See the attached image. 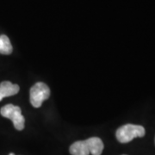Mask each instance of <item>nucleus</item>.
<instances>
[{
	"label": "nucleus",
	"instance_id": "nucleus-1",
	"mask_svg": "<svg viewBox=\"0 0 155 155\" xmlns=\"http://www.w3.org/2000/svg\"><path fill=\"white\" fill-rule=\"evenodd\" d=\"M104 142L98 137H91L72 143L69 148L72 155H101L104 151Z\"/></svg>",
	"mask_w": 155,
	"mask_h": 155
},
{
	"label": "nucleus",
	"instance_id": "nucleus-2",
	"mask_svg": "<svg viewBox=\"0 0 155 155\" xmlns=\"http://www.w3.org/2000/svg\"><path fill=\"white\" fill-rule=\"evenodd\" d=\"M146 134L144 127L140 125H134V124H126L120 127L116 130V136L117 140L122 143H128L134 138L137 137H143Z\"/></svg>",
	"mask_w": 155,
	"mask_h": 155
},
{
	"label": "nucleus",
	"instance_id": "nucleus-3",
	"mask_svg": "<svg viewBox=\"0 0 155 155\" xmlns=\"http://www.w3.org/2000/svg\"><path fill=\"white\" fill-rule=\"evenodd\" d=\"M0 114L2 115V116L11 120L17 130L21 131L24 128L25 119L24 116L22 115V110L19 106L13 104L5 105L0 110Z\"/></svg>",
	"mask_w": 155,
	"mask_h": 155
},
{
	"label": "nucleus",
	"instance_id": "nucleus-4",
	"mask_svg": "<svg viewBox=\"0 0 155 155\" xmlns=\"http://www.w3.org/2000/svg\"><path fill=\"white\" fill-rule=\"evenodd\" d=\"M50 89L43 82H37L29 91V100L31 105L35 108H40L45 100L49 98Z\"/></svg>",
	"mask_w": 155,
	"mask_h": 155
},
{
	"label": "nucleus",
	"instance_id": "nucleus-5",
	"mask_svg": "<svg viewBox=\"0 0 155 155\" xmlns=\"http://www.w3.org/2000/svg\"><path fill=\"white\" fill-rule=\"evenodd\" d=\"M20 91L18 84H12L10 81H3L0 83V101L7 97L17 94Z\"/></svg>",
	"mask_w": 155,
	"mask_h": 155
},
{
	"label": "nucleus",
	"instance_id": "nucleus-6",
	"mask_svg": "<svg viewBox=\"0 0 155 155\" xmlns=\"http://www.w3.org/2000/svg\"><path fill=\"white\" fill-rule=\"evenodd\" d=\"M13 51V48L9 37L5 35H0V54L9 55Z\"/></svg>",
	"mask_w": 155,
	"mask_h": 155
},
{
	"label": "nucleus",
	"instance_id": "nucleus-7",
	"mask_svg": "<svg viewBox=\"0 0 155 155\" xmlns=\"http://www.w3.org/2000/svg\"><path fill=\"white\" fill-rule=\"evenodd\" d=\"M9 155H15V154H14L13 153H10V154H9Z\"/></svg>",
	"mask_w": 155,
	"mask_h": 155
},
{
	"label": "nucleus",
	"instance_id": "nucleus-8",
	"mask_svg": "<svg viewBox=\"0 0 155 155\" xmlns=\"http://www.w3.org/2000/svg\"><path fill=\"white\" fill-rule=\"evenodd\" d=\"M122 155H126V154H122Z\"/></svg>",
	"mask_w": 155,
	"mask_h": 155
}]
</instances>
